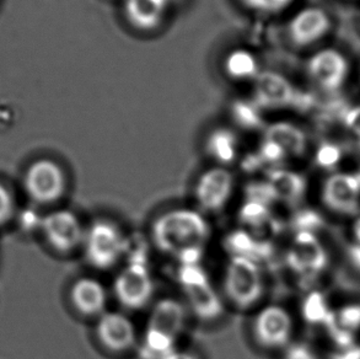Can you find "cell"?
<instances>
[{
    "mask_svg": "<svg viewBox=\"0 0 360 359\" xmlns=\"http://www.w3.org/2000/svg\"><path fill=\"white\" fill-rule=\"evenodd\" d=\"M150 235L161 253L174 256L180 265H195L210 241V227L200 210L175 208L156 217Z\"/></svg>",
    "mask_w": 360,
    "mask_h": 359,
    "instance_id": "6da1fadb",
    "label": "cell"
},
{
    "mask_svg": "<svg viewBox=\"0 0 360 359\" xmlns=\"http://www.w3.org/2000/svg\"><path fill=\"white\" fill-rule=\"evenodd\" d=\"M225 296L241 310L257 306L264 294V277L257 261L246 256H231L223 278Z\"/></svg>",
    "mask_w": 360,
    "mask_h": 359,
    "instance_id": "7a4b0ae2",
    "label": "cell"
},
{
    "mask_svg": "<svg viewBox=\"0 0 360 359\" xmlns=\"http://www.w3.org/2000/svg\"><path fill=\"white\" fill-rule=\"evenodd\" d=\"M84 256L91 267L108 271L115 267L126 253L128 244L117 224L108 219H98L85 230Z\"/></svg>",
    "mask_w": 360,
    "mask_h": 359,
    "instance_id": "3957f363",
    "label": "cell"
},
{
    "mask_svg": "<svg viewBox=\"0 0 360 359\" xmlns=\"http://www.w3.org/2000/svg\"><path fill=\"white\" fill-rule=\"evenodd\" d=\"M177 281L185 294L188 309L200 320L214 321L223 315L224 303L200 263L180 265Z\"/></svg>",
    "mask_w": 360,
    "mask_h": 359,
    "instance_id": "277c9868",
    "label": "cell"
},
{
    "mask_svg": "<svg viewBox=\"0 0 360 359\" xmlns=\"http://www.w3.org/2000/svg\"><path fill=\"white\" fill-rule=\"evenodd\" d=\"M113 293L127 310H141L150 304L155 293V283L144 260H131L122 268L115 278Z\"/></svg>",
    "mask_w": 360,
    "mask_h": 359,
    "instance_id": "5b68a950",
    "label": "cell"
},
{
    "mask_svg": "<svg viewBox=\"0 0 360 359\" xmlns=\"http://www.w3.org/2000/svg\"><path fill=\"white\" fill-rule=\"evenodd\" d=\"M24 187L34 202L47 206L63 199L68 189V179L57 161L39 159L25 172Z\"/></svg>",
    "mask_w": 360,
    "mask_h": 359,
    "instance_id": "8992f818",
    "label": "cell"
},
{
    "mask_svg": "<svg viewBox=\"0 0 360 359\" xmlns=\"http://www.w3.org/2000/svg\"><path fill=\"white\" fill-rule=\"evenodd\" d=\"M294 322L290 313L281 306H263L252 321V335L267 350L287 348L292 340Z\"/></svg>",
    "mask_w": 360,
    "mask_h": 359,
    "instance_id": "52a82bcc",
    "label": "cell"
},
{
    "mask_svg": "<svg viewBox=\"0 0 360 359\" xmlns=\"http://www.w3.org/2000/svg\"><path fill=\"white\" fill-rule=\"evenodd\" d=\"M41 229L49 246L60 253H72L82 248L86 230L70 209H58L47 214L41 222Z\"/></svg>",
    "mask_w": 360,
    "mask_h": 359,
    "instance_id": "ba28073f",
    "label": "cell"
},
{
    "mask_svg": "<svg viewBox=\"0 0 360 359\" xmlns=\"http://www.w3.org/2000/svg\"><path fill=\"white\" fill-rule=\"evenodd\" d=\"M235 191V177L225 166H213L200 174L195 187V202L205 213H219Z\"/></svg>",
    "mask_w": 360,
    "mask_h": 359,
    "instance_id": "9c48e42d",
    "label": "cell"
},
{
    "mask_svg": "<svg viewBox=\"0 0 360 359\" xmlns=\"http://www.w3.org/2000/svg\"><path fill=\"white\" fill-rule=\"evenodd\" d=\"M252 99L262 110H277L297 106L300 94L282 74L261 72L253 80Z\"/></svg>",
    "mask_w": 360,
    "mask_h": 359,
    "instance_id": "30bf717a",
    "label": "cell"
},
{
    "mask_svg": "<svg viewBox=\"0 0 360 359\" xmlns=\"http://www.w3.org/2000/svg\"><path fill=\"white\" fill-rule=\"evenodd\" d=\"M100 345L113 353H124L134 348L138 342L133 321L120 311H106L100 316L95 327Z\"/></svg>",
    "mask_w": 360,
    "mask_h": 359,
    "instance_id": "8fae6325",
    "label": "cell"
},
{
    "mask_svg": "<svg viewBox=\"0 0 360 359\" xmlns=\"http://www.w3.org/2000/svg\"><path fill=\"white\" fill-rule=\"evenodd\" d=\"M307 73L322 90L336 92L348 77V62L336 49H322L309 59Z\"/></svg>",
    "mask_w": 360,
    "mask_h": 359,
    "instance_id": "7c38bea8",
    "label": "cell"
},
{
    "mask_svg": "<svg viewBox=\"0 0 360 359\" xmlns=\"http://www.w3.org/2000/svg\"><path fill=\"white\" fill-rule=\"evenodd\" d=\"M321 196L325 206L333 212L356 213L360 206L359 179L356 174H332L322 186Z\"/></svg>",
    "mask_w": 360,
    "mask_h": 359,
    "instance_id": "4fadbf2b",
    "label": "cell"
},
{
    "mask_svg": "<svg viewBox=\"0 0 360 359\" xmlns=\"http://www.w3.org/2000/svg\"><path fill=\"white\" fill-rule=\"evenodd\" d=\"M327 253L314 233L297 232L288 253V263L292 271L302 276H315L327 266Z\"/></svg>",
    "mask_w": 360,
    "mask_h": 359,
    "instance_id": "5bb4252c",
    "label": "cell"
},
{
    "mask_svg": "<svg viewBox=\"0 0 360 359\" xmlns=\"http://www.w3.org/2000/svg\"><path fill=\"white\" fill-rule=\"evenodd\" d=\"M331 27L328 15L319 8H305L288 23L287 34L294 46L307 47L327 34Z\"/></svg>",
    "mask_w": 360,
    "mask_h": 359,
    "instance_id": "9a60e30c",
    "label": "cell"
},
{
    "mask_svg": "<svg viewBox=\"0 0 360 359\" xmlns=\"http://www.w3.org/2000/svg\"><path fill=\"white\" fill-rule=\"evenodd\" d=\"M188 309L175 298H164L153 306L146 330L155 331L161 335L179 341L185 332Z\"/></svg>",
    "mask_w": 360,
    "mask_h": 359,
    "instance_id": "2e32d148",
    "label": "cell"
},
{
    "mask_svg": "<svg viewBox=\"0 0 360 359\" xmlns=\"http://www.w3.org/2000/svg\"><path fill=\"white\" fill-rule=\"evenodd\" d=\"M69 298L74 309L80 315L98 319L106 313L108 291L101 282L91 277H83L74 282Z\"/></svg>",
    "mask_w": 360,
    "mask_h": 359,
    "instance_id": "e0dca14e",
    "label": "cell"
},
{
    "mask_svg": "<svg viewBox=\"0 0 360 359\" xmlns=\"http://www.w3.org/2000/svg\"><path fill=\"white\" fill-rule=\"evenodd\" d=\"M172 0H124L123 14L128 25L141 32L159 29Z\"/></svg>",
    "mask_w": 360,
    "mask_h": 359,
    "instance_id": "ac0fdd59",
    "label": "cell"
},
{
    "mask_svg": "<svg viewBox=\"0 0 360 359\" xmlns=\"http://www.w3.org/2000/svg\"><path fill=\"white\" fill-rule=\"evenodd\" d=\"M263 138L277 143L288 156H302L307 151L305 133L290 122H274L264 127Z\"/></svg>",
    "mask_w": 360,
    "mask_h": 359,
    "instance_id": "d6986e66",
    "label": "cell"
},
{
    "mask_svg": "<svg viewBox=\"0 0 360 359\" xmlns=\"http://www.w3.org/2000/svg\"><path fill=\"white\" fill-rule=\"evenodd\" d=\"M205 151L218 166L226 168L238 159L239 137L230 128L218 127L207 137Z\"/></svg>",
    "mask_w": 360,
    "mask_h": 359,
    "instance_id": "ffe728a7",
    "label": "cell"
},
{
    "mask_svg": "<svg viewBox=\"0 0 360 359\" xmlns=\"http://www.w3.org/2000/svg\"><path fill=\"white\" fill-rule=\"evenodd\" d=\"M268 184H271L276 199L285 203H297L307 189V181L295 171L273 169L269 172Z\"/></svg>",
    "mask_w": 360,
    "mask_h": 359,
    "instance_id": "44dd1931",
    "label": "cell"
},
{
    "mask_svg": "<svg viewBox=\"0 0 360 359\" xmlns=\"http://www.w3.org/2000/svg\"><path fill=\"white\" fill-rule=\"evenodd\" d=\"M223 67L225 74L235 82H253L261 73L257 57L251 51L245 49L230 51L225 57Z\"/></svg>",
    "mask_w": 360,
    "mask_h": 359,
    "instance_id": "7402d4cb",
    "label": "cell"
},
{
    "mask_svg": "<svg viewBox=\"0 0 360 359\" xmlns=\"http://www.w3.org/2000/svg\"><path fill=\"white\" fill-rule=\"evenodd\" d=\"M230 115L236 126L245 131H257L264 127L263 110L251 99H238L230 106Z\"/></svg>",
    "mask_w": 360,
    "mask_h": 359,
    "instance_id": "603a6c76",
    "label": "cell"
},
{
    "mask_svg": "<svg viewBox=\"0 0 360 359\" xmlns=\"http://www.w3.org/2000/svg\"><path fill=\"white\" fill-rule=\"evenodd\" d=\"M302 314L305 320L309 322L323 324V325H327V322L331 320L333 316V313L328 309L325 296L319 291L311 293L305 299L302 306Z\"/></svg>",
    "mask_w": 360,
    "mask_h": 359,
    "instance_id": "cb8c5ba5",
    "label": "cell"
},
{
    "mask_svg": "<svg viewBox=\"0 0 360 359\" xmlns=\"http://www.w3.org/2000/svg\"><path fill=\"white\" fill-rule=\"evenodd\" d=\"M287 158V153L283 151L277 143L263 138L256 154L252 156V161L255 164L257 163V165H271L274 166V169H277L276 166L279 165Z\"/></svg>",
    "mask_w": 360,
    "mask_h": 359,
    "instance_id": "d4e9b609",
    "label": "cell"
},
{
    "mask_svg": "<svg viewBox=\"0 0 360 359\" xmlns=\"http://www.w3.org/2000/svg\"><path fill=\"white\" fill-rule=\"evenodd\" d=\"M343 151L341 146H337L332 141H325L321 146H319L315 156V161L317 165L325 169V170H333L340 161L342 160Z\"/></svg>",
    "mask_w": 360,
    "mask_h": 359,
    "instance_id": "484cf974",
    "label": "cell"
},
{
    "mask_svg": "<svg viewBox=\"0 0 360 359\" xmlns=\"http://www.w3.org/2000/svg\"><path fill=\"white\" fill-rule=\"evenodd\" d=\"M335 320L342 329L354 334L360 330V304H349L343 306L341 310L335 313Z\"/></svg>",
    "mask_w": 360,
    "mask_h": 359,
    "instance_id": "4316f807",
    "label": "cell"
},
{
    "mask_svg": "<svg viewBox=\"0 0 360 359\" xmlns=\"http://www.w3.org/2000/svg\"><path fill=\"white\" fill-rule=\"evenodd\" d=\"M292 0H239L246 9L257 14H276L285 9Z\"/></svg>",
    "mask_w": 360,
    "mask_h": 359,
    "instance_id": "83f0119b",
    "label": "cell"
},
{
    "mask_svg": "<svg viewBox=\"0 0 360 359\" xmlns=\"http://www.w3.org/2000/svg\"><path fill=\"white\" fill-rule=\"evenodd\" d=\"M15 201L13 194L4 184H0V225L6 223L14 214Z\"/></svg>",
    "mask_w": 360,
    "mask_h": 359,
    "instance_id": "f1b7e54d",
    "label": "cell"
},
{
    "mask_svg": "<svg viewBox=\"0 0 360 359\" xmlns=\"http://www.w3.org/2000/svg\"><path fill=\"white\" fill-rule=\"evenodd\" d=\"M343 123H345L347 131L351 133L352 137L354 138V141L360 148V105L352 107L345 113Z\"/></svg>",
    "mask_w": 360,
    "mask_h": 359,
    "instance_id": "f546056e",
    "label": "cell"
},
{
    "mask_svg": "<svg viewBox=\"0 0 360 359\" xmlns=\"http://www.w3.org/2000/svg\"><path fill=\"white\" fill-rule=\"evenodd\" d=\"M297 222L299 225V232H307V233H314V230H316L322 223L319 214L314 213L312 210H304L299 215Z\"/></svg>",
    "mask_w": 360,
    "mask_h": 359,
    "instance_id": "4dcf8cb0",
    "label": "cell"
},
{
    "mask_svg": "<svg viewBox=\"0 0 360 359\" xmlns=\"http://www.w3.org/2000/svg\"><path fill=\"white\" fill-rule=\"evenodd\" d=\"M285 359H319L316 352L309 345L288 346Z\"/></svg>",
    "mask_w": 360,
    "mask_h": 359,
    "instance_id": "1f68e13d",
    "label": "cell"
},
{
    "mask_svg": "<svg viewBox=\"0 0 360 359\" xmlns=\"http://www.w3.org/2000/svg\"><path fill=\"white\" fill-rule=\"evenodd\" d=\"M330 359H360V347L354 345L347 348H337Z\"/></svg>",
    "mask_w": 360,
    "mask_h": 359,
    "instance_id": "d6a6232c",
    "label": "cell"
},
{
    "mask_svg": "<svg viewBox=\"0 0 360 359\" xmlns=\"http://www.w3.org/2000/svg\"><path fill=\"white\" fill-rule=\"evenodd\" d=\"M169 359H200L197 355L191 353V352H184V351L177 350L174 355Z\"/></svg>",
    "mask_w": 360,
    "mask_h": 359,
    "instance_id": "836d02e7",
    "label": "cell"
},
{
    "mask_svg": "<svg viewBox=\"0 0 360 359\" xmlns=\"http://www.w3.org/2000/svg\"><path fill=\"white\" fill-rule=\"evenodd\" d=\"M352 261L354 263L356 267L360 268V244L356 245L354 248L351 250Z\"/></svg>",
    "mask_w": 360,
    "mask_h": 359,
    "instance_id": "e575fe53",
    "label": "cell"
},
{
    "mask_svg": "<svg viewBox=\"0 0 360 359\" xmlns=\"http://www.w3.org/2000/svg\"><path fill=\"white\" fill-rule=\"evenodd\" d=\"M356 175L358 176V179H359L360 181V171L359 172H356Z\"/></svg>",
    "mask_w": 360,
    "mask_h": 359,
    "instance_id": "d590c367",
    "label": "cell"
}]
</instances>
